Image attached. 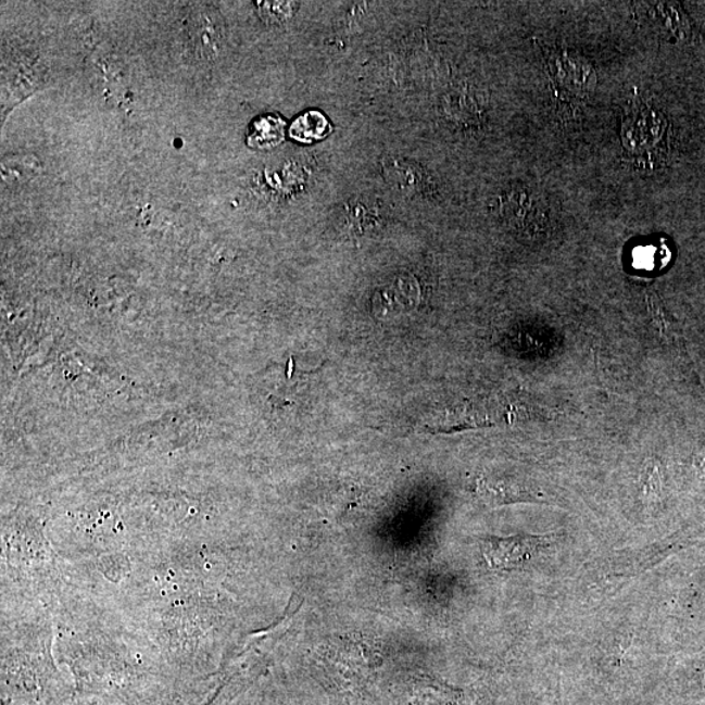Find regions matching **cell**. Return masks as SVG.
Returning <instances> with one entry per match:
<instances>
[{"label": "cell", "mask_w": 705, "mask_h": 705, "mask_svg": "<svg viewBox=\"0 0 705 705\" xmlns=\"http://www.w3.org/2000/svg\"><path fill=\"white\" fill-rule=\"evenodd\" d=\"M554 534L487 537L481 541L484 561L491 570L509 571L527 565L542 549L552 545Z\"/></svg>", "instance_id": "cell-3"}, {"label": "cell", "mask_w": 705, "mask_h": 705, "mask_svg": "<svg viewBox=\"0 0 705 705\" xmlns=\"http://www.w3.org/2000/svg\"><path fill=\"white\" fill-rule=\"evenodd\" d=\"M656 11L662 16L664 27L678 42H690L692 40L694 25H692L690 17L684 14L681 4L658 3Z\"/></svg>", "instance_id": "cell-7"}, {"label": "cell", "mask_w": 705, "mask_h": 705, "mask_svg": "<svg viewBox=\"0 0 705 705\" xmlns=\"http://www.w3.org/2000/svg\"><path fill=\"white\" fill-rule=\"evenodd\" d=\"M387 179L405 191H417L423 186V174L416 172V167L392 161L386 167Z\"/></svg>", "instance_id": "cell-8"}, {"label": "cell", "mask_w": 705, "mask_h": 705, "mask_svg": "<svg viewBox=\"0 0 705 705\" xmlns=\"http://www.w3.org/2000/svg\"><path fill=\"white\" fill-rule=\"evenodd\" d=\"M287 123L278 114H263L250 123L246 143L254 150L268 151L286 139Z\"/></svg>", "instance_id": "cell-5"}, {"label": "cell", "mask_w": 705, "mask_h": 705, "mask_svg": "<svg viewBox=\"0 0 705 705\" xmlns=\"http://www.w3.org/2000/svg\"><path fill=\"white\" fill-rule=\"evenodd\" d=\"M622 147L627 160L639 169L657 171L671 153V126L662 110L638 93L627 102L622 121Z\"/></svg>", "instance_id": "cell-1"}, {"label": "cell", "mask_w": 705, "mask_h": 705, "mask_svg": "<svg viewBox=\"0 0 705 705\" xmlns=\"http://www.w3.org/2000/svg\"><path fill=\"white\" fill-rule=\"evenodd\" d=\"M546 71L561 118H575L597 86L596 70L590 61L571 49L543 48Z\"/></svg>", "instance_id": "cell-2"}, {"label": "cell", "mask_w": 705, "mask_h": 705, "mask_svg": "<svg viewBox=\"0 0 705 705\" xmlns=\"http://www.w3.org/2000/svg\"><path fill=\"white\" fill-rule=\"evenodd\" d=\"M331 131L332 126L327 116L316 110H310V112L297 116L289 127L290 139L305 144L325 139Z\"/></svg>", "instance_id": "cell-6"}, {"label": "cell", "mask_w": 705, "mask_h": 705, "mask_svg": "<svg viewBox=\"0 0 705 705\" xmlns=\"http://www.w3.org/2000/svg\"><path fill=\"white\" fill-rule=\"evenodd\" d=\"M503 216L520 230H539L545 225L547 212L545 203L530 190L507 192L502 202Z\"/></svg>", "instance_id": "cell-4"}]
</instances>
